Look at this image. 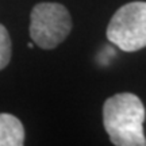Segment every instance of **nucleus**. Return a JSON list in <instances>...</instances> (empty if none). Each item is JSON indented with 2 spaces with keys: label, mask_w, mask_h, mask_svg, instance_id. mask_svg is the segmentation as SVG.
I'll use <instances>...</instances> for the list:
<instances>
[{
  "label": "nucleus",
  "mask_w": 146,
  "mask_h": 146,
  "mask_svg": "<svg viewBox=\"0 0 146 146\" xmlns=\"http://www.w3.org/2000/svg\"><path fill=\"white\" fill-rule=\"evenodd\" d=\"M145 107L134 94L111 96L103 106V125L111 142L116 146H145Z\"/></svg>",
  "instance_id": "f257e3e1"
},
{
  "label": "nucleus",
  "mask_w": 146,
  "mask_h": 146,
  "mask_svg": "<svg viewBox=\"0 0 146 146\" xmlns=\"http://www.w3.org/2000/svg\"><path fill=\"white\" fill-rule=\"evenodd\" d=\"M72 16L60 3H38L30 14V36L36 46L45 50L57 47L72 31Z\"/></svg>",
  "instance_id": "f03ea898"
},
{
  "label": "nucleus",
  "mask_w": 146,
  "mask_h": 146,
  "mask_svg": "<svg viewBox=\"0 0 146 146\" xmlns=\"http://www.w3.org/2000/svg\"><path fill=\"white\" fill-rule=\"evenodd\" d=\"M107 39L123 52L146 47V1H131L115 12L106 31Z\"/></svg>",
  "instance_id": "7ed1b4c3"
},
{
  "label": "nucleus",
  "mask_w": 146,
  "mask_h": 146,
  "mask_svg": "<svg viewBox=\"0 0 146 146\" xmlns=\"http://www.w3.org/2000/svg\"><path fill=\"white\" fill-rule=\"evenodd\" d=\"M25 129L22 122L11 114H0V146H22Z\"/></svg>",
  "instance_id": "20e7f679"
},
{
  "label": "nucleus",
  "mask_w": 146,
  "mask_h": 146,
  "mask_svg": "<svg viewBox=\"0 0 146 146\" xmlns=\"http://www.w3.org/2000/svg\"><path fill=\"white\" fill-rule=\"evenodd\" d=\"M11 60V38L8 30L0 23V70L4 69Z\"/></svg>",
  "instance_id": "39448f33"
}]
</instances>
